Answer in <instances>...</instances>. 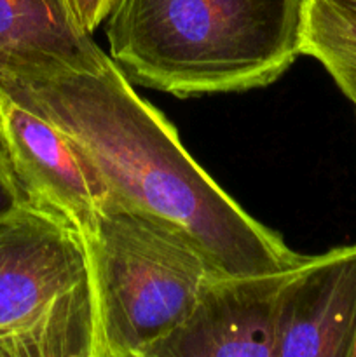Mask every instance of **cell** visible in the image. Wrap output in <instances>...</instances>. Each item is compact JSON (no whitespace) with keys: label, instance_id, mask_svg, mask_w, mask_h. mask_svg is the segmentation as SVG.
Instances as JSON below:
<instances>
[{"label":"cell","instance_id":"obj_1","mask_svg":"<svg viewBox=\"0 0 356 357\" xmlns=\"http://www.w3.org/2000/svg\"><path fill=\"white\" fill-rule=\"evenodd\" d=\"M7 91L58 126L108 192V202L173 227L227 275L283 271L302 261L278 232L244 211L181 145L110 59L103 72L56 70L2 79Z\"/></svg>","mask_w":356,"mask_h":357},{"label":"cell","instance_id":"obj_2","mask_svg":"<svg viewBox=\"0 0 356 357\" xmlns=\"http://www.w3.org/2000/svg\"><path fill=\"white\" fill-rule=\"evenodd\" d=\"M306 0H115L108 56L138 86L178 98L278 80L302 44Z\"/></svg>","mask_w":356,"mask_h":357},{"label":"cell","instance_id":"obj_3","mask_svg":"<svg viewBox=\"0 0 356 357\" xmlns=\"http://www.w3.org/2000/svg\"><path fill=\"white\" fill-rule=\"evenodd\" d=\"M86 248L101 357H147L223 274L185 234L114 202H107Z\"/></svg>","mask_w":356,"mask_h":357},{"label":"cell","instance_id":"obj_4","mask_svg":"<svg viewBox=\"0 0 356 357\" xmlns=\"http://www.w3.org/2000/svg\"><path fill=\"white\" fill-rule=\"evenodd\" d=\"M0 357H101L89 251L49 213H0Z\"/></svg>","mask_w":356,"mask_h":357},{"label":"cell","instance_id":"obj_5","mask_svg":"<svg viewBox=\"0 0 356 357\" xmlns=\"http://www.w3.org/2000/svg\"><path fill=\"white\" fill-rule=\"evenodd\" d=\"M0 132L27 204L93 237L108 192L75 143L0 84Z\"/></svg>","mask_w":356,"mask_h":357},{"label":"cell","instance_id":"obj_6","mask_svg":"<svg viewBox=\"0 0 356 357\" xmlns=\"http://www.w3.org/2000/svg\"><path fill=\"white\" fill-rule=\"evenodd\" d=\"M300 264L262 274L216 275L184 323L147 357H276L279 300Z\"/></svg>","mask_w":356,"mask_h":357},{"label":"cell","instance_id":"obj_7","mask_svg":"<svg viewBox=\"0 0 356 357\" xmlns=\"http://www.w3.org/2000/svg\"><path fill=\"white\" fill-rule=\"evenodd\" d=\"M356 335V244L302 260L283 289L276 357H349Z\"/></svg>","mask_w":356,"mask_h":357},{"label":"cell","instance_id":"obj_8","mask_svg":"<svg viewBox=\"0 0 356 357\" xmlns=\"http://www.w3.org/2000/svg\"><path fill=\"white\" fill-rule=\"evenodd\" d=\"M110 56L80 24L70 0H0V77L56 70L103 72Z\"/></svg>","mask_w":356,"mask_h":357},{"label":"cell","instance_id":"obj_9","mask_svg":"<svg viewBox=\"0 0 356 357\" xmlns=\"http://www.w3.org/2000/svg\"><path fill=\"white\" fill-rule=\"evenodd\" d=\"M300 52L320 61L356 105V13L325 0H306Z\"/></svg>","mask_w":356,"mask_h":357},{"label":"cell","instance_id":"obj_10","mask_svg":"<svg viewBox=\"0 0 356 357\" xmlns=\"http://www.w3.org/2000/svg\"><path fill=\"white\" fill-rule=\"evenodd\" d=\"M20 204H24V199L17 187L16 176H14L9 155H7L6 143L0 132V213L9 211Z\"/></svg>","mask_w":356,"mask_h":357},{"label":"cell","instance_id":"obj_11","mask_svg":"<svg viewBox=\"0 0 356 357\" xmlns=\"http://www.w3.org/2000/svg\"><path fill=\"white\" fill-rule=\"evenodd\" d=\"M70 2L84 30L93 35L94 30L105 23L115 0H70Z\"/></svg>","mask_w":356,"mask_h":357},{"label":"cell","instance_id":"obj_12","mask_svg":"<svg viewBox=\"0 0 356 357\" xmlns=\"http://www.w3.org/2000/svg\"><path fill=\"white\" fill-rule=\"evenodd\" d=\"M325 2H330L334 3V6L342 7V9H348V10H353V13H356V0H325Z\"/></svg>","mask_w":356,"mask_h":357},{"label":"cell","instance_id":"obj_13","mask_svg":"<svg viewBox=\"0 0 356 357\" xmlns=\"http://www.w3.org/2000/svg\"><path fill=\"white\" fill-rule=\"evenodd\" d=\"M349 357H356V335H355V340H353V347H351V352H349Z\"/></svg>","mask_w":356,"mask_h":357},{"label":"cell","instance_id":"obj_14","mask_svg":"<svg viewBox=\"0 0 356 357\" xmlns=\"http://www.w3.org/2000/svg\"><path fill=\"white\" fill-rule=\"evenodd\" d=\"M355 107H356V105H355Z\"/></svg>","mask_w":356,"mask_h":357}]
</instances>
